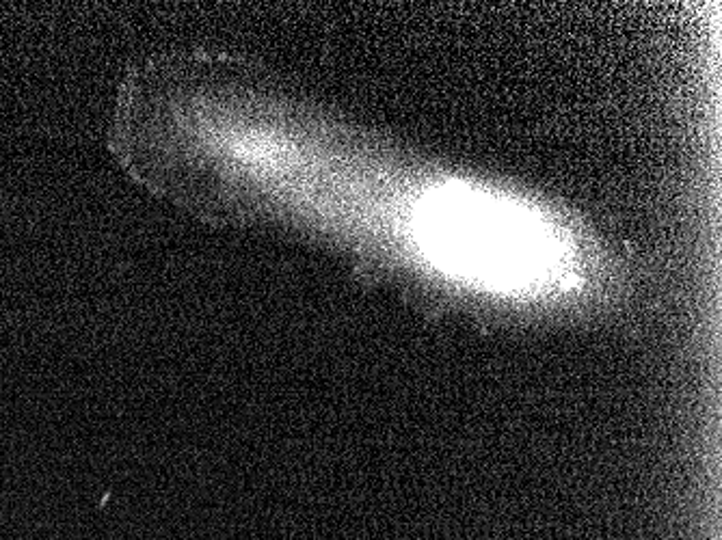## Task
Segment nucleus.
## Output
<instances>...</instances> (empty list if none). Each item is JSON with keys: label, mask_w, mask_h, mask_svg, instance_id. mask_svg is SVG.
<instances>
[{"label": "nucleus", "mask_w": 722, "mask_h": 540, "mask_svg": "<svg viewBox=\"0 0 722 540\" xmlns=\"http://www.w3.org/2000/svg\"><path fill=\"white\" fill-rule=\"evenodd\" d=\"M370 229L426 286L491 305L608 296L619 264L584 223L521 188L416 167L377 180Z\"/></svg>", "instance_id": "nucleus-1"}]
</instances>
